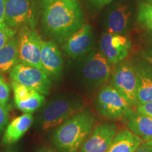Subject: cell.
<instances>
[{
  "label": "cell",
  "mask_w": 152,
  "mask_h": 152,
  "mask_svg": "<svg viewBox=\"0 0 152 152\" xmlns=\"http://www.w3.org/2000/svg\"><path fill=\"white\" fill-rule=\"evenodd\" d=\"M110 84L131 104L137 105V80L134 64L129 61H121L115 64L110 75Z\"/></svg>",
  "instance_id": "8992f818"
},
{
  "label": "cell",
  "mask_w": 152,
  "mask_h": 152,
  "mask_svg": "<svg viewBox=\"0 0 152 152\" xmlns=\"http://www.w3.org/2000/svg\"><path fill=\"white\" fill-rule=\"evenodd\" d=\"M94 105L98 113L109 120L123 119L132 109L131 104L111 85L101 87Z\"/></svg>",
  "instance_id": "5b68a950"
},
{
  "label": "cell",
  "mask_w": 152,
  "mask_h": 152,
  "mask_svg": "<svg viewBox=\"0 0 152 152\" xmlns=\"http://www.w3.org/2000/svg\"><path fill=\"white\" fill-rule=\"evenodd\" d=\"M10 98V87L5 80L2 74L0 73V104L7 106Z\"/></svg>",
  "instance_id": "cb8c5ba5"
},
{
  "label": "cell",
  "mask_w": 152,
  "mask_h": 152,
  "mask_svg": "<svg viewBox=\"0 0 152 152\" xmlns=\"http://www.w3.org/2000/svg\"><path fill=\"white\" fill-rule=\"evenodd\" d=\"M137 20L144 28L152 32V0H143L139 4Z\"/></svg>",
  "instance_id": "44dd1931"
},
{
  "label": "cell",
  "mask_w": 152,
  "mask_h": 152,
  "mask_svg": "<svg viewBox=\"0 0 152 152\" xmlns=\"http://www.w3.org/2000/svg\"><path fill=\"white\" fill-rule=\"evenodd\" d=\"M123 122L128 130L143 142L152 139V118L132 109L123 118Z\"/></svg>",
  "instance_id": "9a60e30c"
},
{
  "label": "cell",
  "mask_w": 152,
  "mask_h": 152,
  "mask_svg": "<svg viewBox=\"0 0 152 152\" xmlns=\"http://www.w3.org/2000/svg\"><path fill=\"white\" fill-rule=\"evenodd\" d=\"M37 152H55L54 150L49 147H43L38 151Z\"/></svg>",
  "instance_id": "1f68e13d"
},
{
  "label": "cell",
  "mask_w": 152,
  "mask_h": 152,
  "mask_svg": "<svg viewBox=\"0 0 152 152\" xmlns=\"http://www.w3.org/2000/svg\"><path fill=\"white\" fill-rule=\"evenodd\" d=\"M0 152H18V149H17L16 147H11L7 148V149L4 150V151H0Z\"/></svg>",
  "instance_id": "4dcf8cb0"
},
{
  "label": "cell",
  "mask_w": 152,
  "mask_h": 152,
  "mask_svg": "<svg viewBox=\"0 0 152 152\" xmlns=\"http://www.w3.org/2000/svg\"><path fill=\"white\" fill-rule=\"evenodd\" d=\"M9 121V113L7 106H4L0 104V136L1 135L4 130L7 127Z\"/></svg>",
  "instance_id": "d4e9b609"
},
{
  "label": "cell",
  "mask_w": 152,
  "mask_h": 152,
  "mask_svg": "<svg viewBox=\"0 0 152 152\" xmlns=\"http://www.w3.org/2000/svg\"><path fill=\"white\" fill-rule=\"evenodd\" d=\"M136 111L152 118V101L146 103L138 104L137 105Z\"/></svg>",
  "instance_id": "484cf974"
},
{
  "label": "cell",
  "mask_w": 152,
  "mask_h": 152,
  "mask_svg": "<svg viewBox=\"0 0 152 152\" xmlns=\"http://www.w3.org/2000/svg\"><path fill=\"white\" fill-rule=\"evenodd\" d=\"M147 143H148V144H151V145H152V139H151V140H150V141L147 142Z\"/></svg>",
  "instance_id": "836d02e7"
},
{
  "label": "cell",
  "mask_w": 152,
  "mask_h": 152,
  "mask_svg": "<svg viewBox=\"0 0 152 152\" xmlns=\"http://www.w3.org/2000/svg\"><path fill=\"white\" fill-rule=\"evenodd\" d=\"M20 63L19 57L18 37L17 33L0 49V73H10Z\"/></svg>",
  "instance_id": "ac0fdd59"
},
{
  "label": "cell",
  "mask_w": 152,
  "mask_h": 152,
  "mask_svg": "<svg viewBox=\"0 0 152 152\" xmlns=\"http://www.w3.org/2000/svg\"><path fill=\"white\" fill-rule=\"evenodd\" d=\"M42 2V4H47L49 2H52V1H64V0H41Z\"/></svg>",
  "instance_id": "d6a6232c"
},
{
  "label": "cell",
  "mask_w": 152,
  "mask_h": 152,
  "mask_svg": "<svg viewBox=\"0 0 152 152\" xmlns=\"http://www.w3.org/2000/svg\"><path fill=\"white\" fill-rule=\"evenodd\" d=\"M5 20V0H0V23Z\"/></svg>",
  "instance_id": "f1b7e54d"
},
{
  "label": "cell",
  "mask_w": 152,
  "mask_h": 152,
  "mask_svg": "<svg viewBox=\"0 0 152 152\" xmlns=\"http://www.w3.org/2000/svg\"><path fill=\"white\" fill-rule=\"evenodd\" d=\"M44 94L35 91L29 97L23 101L15 102L16 107L26 113H31L39 109L45 102Z\"/></svg>",
  "instance_id": "ffe728a7"
},
{
  "label": "cell",
  "mask_w": 152,
  "mask_h": 152,
  "mask_svg": "<svg viewBox=\"0 0 152 152\" xmlns=\"http://www.w3.org/2000/svg\"><path fill=\"white\" fill-rule=\"evenodd\" d=\"M75 73L85 90L92 92L101 88L110 78L111 64L99 51H92L77 58Z\"/></svg>",
  "instance_id": "3957f363"
},
{
  "label": "cell",
  "mask_w": 152,
  "mask_h": 152,
  "mask_svg": "<svg viewBox=\"0 0 152 152\" xmlns=\"http://www.w3.org/2000/svg\"><path fill=\"white\" fill-rule=\"evenodd\" d=\"M11 87L14 92V102L26 99L35 91L14 81L11 82Z\"/></svg>",
  "instance_id": "7402d4cb"
},
{
  "label": "cell",
  "mask_w": 152,
  "mask_h": 152,
  "mask_svg": "<svg viewBox=\"0 0 152 152\" xmlns=\"http://www.w3.org/2000/svg\"><path fill=\"white\" fill-rule=\"evenodd\" d=\"M96 118L89 109H83L60 124L52 142L59 152H77L94 129Z\"/></svg>",
  "instance_id": "7a4b0ae2"
},
{
  "label": "cell",
  "mask_w": 152,
  "mask_h": 152,
  "mask_svg": "<svg viewBox=\"0 0 152 152\" xmlns=\"http://www.w3.org/2000/svg\"><path fill=\"white\" fill-rule=\"evenodd\" d=\"M117 132L118 127L114 123H100L95 127L79 152H106Z\"/></svg>",
  "instance_id": "8fae6325"
},
{
  "label": "cell",
  "mask_w": 152,
  "mask_h": 152,
  "mask_svg": "<svg viewBox=\"0 0 152 152\" xmlns=\"http://www.w3.org/2000/svg\"><path fill=\"white\" fill-rule=\"evenodd\" d=\"M42 7L44 31L58 42H65L85 24L84 14L77 0L52 1Z\"/></svg>",
  "instance_id": "6da1fadb"
},
{
  "label": "cell",
  "mask_w": 152,
  "mask_h": 152,
  "mask_svg": "<svg viewBox=\"0 0 152 152\" xmlns=\"http://www.w3.org/2000/svg\"><path fill=\"white\" fill-rule=\"evenodd\" d=\"M84 109V102L74 95H61L53 99L44 108L41 114L43 130L58 126L74 114Z\"/></svg>",
  "instance_id": "277c9868"
},
{
  "label": "cell",
  "mask_w": 152,
  "mask_h": 152,
  "mask_svg": "<svg viewBox=\"0 0 152 152\" xmlns=\"http://www.w3.org/2000/svg\"><path fill=\"white\" fill-rule=\"evenodd\" d=\"M41 64L42 70L51 79L56 80L60 77L64 68V60L61 52L54 42L42 40Z\"/></svg>",
  "instance_id": "5bb4252c"
},
{
  "label": "cell",
  "mask_w": 152,
  "mask_h": 152,
  "mask_svg": "<svg viewBox=\"0 0 152 152\" xmlns=\"http://www.w3.org/2000/svg\"><path fill=\"white\" fill-rule=\"evenodd\" d=\"M134 152H152V145L148 144L147 142H144L140 144Z\"/></svg>",
  "instance_id": "83f0119b"
},
{
  "label": "cell",
  "mask_w": 152,
  "mask_h": 152,
  "mask_svg": "<svg viewBox=\"0 0 152 152\" xmlns=\"http://www.w3.org/2000/svg\"><path fill=\"white\" fill-rule=\"evenodd\" d=\"M4 23L14 29L23 26L35 28V9L33 0H5Z\"/></svg>",
  "instance_id": "9c48e42d"
},
{
  "label": "cell",
  "mask_w": 152,
  "mask_h": 152,
  "mask_svg": "<svg viewBox=\"0 0 152 152\" xmlns=\"http://www.w3.org/2000/svg\"><path fill=\"white\" fill-rule=\"evenodd\" d=\"M100 52L111 65H115L128 56L131 48L130 39L123 35L104 33L99 42Z\"/></svg>",
  "instance_id": "30bf717a"
},
{
  "label": "cell",
  "mask_w": 152,
  "mask_h": 152,
  "mask_svg": "<svg viewBox=\"0 0 152 152\" xmlns=\"http://www.w3.org/2000/svg\"><path fill=\"white\" fill-rule=\"evenodd\" d=\"M133 9L127 1H120L112 7L106 18V33L123 35L130 28Z\"/></svg>",
  "instance_id": "4fadbf2b"
},
{
  "label": "cell",
  "mask_w": 152,
  "mask_h": 152,
  "mask_svg": "<svg viewBox=\"0 0 152 152\" xmlns=\"http://www.w3.org/2000/svg\"><path fill=\"white\" fill-rule=\"evenodd\" d=\"M134 68L137 80V97L138 104L151 102L152 66L148 61H142L134 64Z\"/></svg>",
  "instance_id": "2e32d148"
},
{
  "label": "cell",
  "mask_w": 152,
  "mask_h": 152,
  "mask_svg": "<svg viewBox=\"0 0 152 152\" xmlns=\"http://www.w3.org/2000/svg\"><path fill=\"white\" fill-rule=\"evenodd\" d=\"M16 33V29L9 27L5 23H0V49Z\"/></svg>",
  "instance_id": "603a6c76"
},
{
  "label": "cell",
  "mask_w": 152,
  "mask_h": 152,
  "mask_svg": "<svg viewBox=\"0 0 152 152\" xmlns=\"http://www.w3.org/2000/svg\"><path fill=\"white\" fill-rule=\"evenodd\" d=\"M33 121L31 113H24L16 117L7 126L2 137V144L4 146L12 145L24 135L29 130Z\"/></svg>",
  "instance_id": "e0dca14e"
},
{
  "label": "cell",
  "mask_w": 152,
  "mask_h": 152,
  "mask_svg": "<svg viewBox=\"0 0 152 152\" xmlns=\"http://www.w3.org/2000/svg\"><path fill=\"white\" fill-rule=\"evenodd\" d=\"M95 9H102L104 6L109 4L113 0H87Z\"/></svg>",
  "instance_id": "4316f807"
},
{
  "label": "cell",
  "mask_w": 152,
  "mask_h": 152,
  "mask_svg": "<svg viewBox=\"0 0 152 152\" xmlns=\"http://www.w3.org/2000/svg\"><path fill=\"white\" fill-rule=\"evenodd\" d=\"M143 141L128 129L118 131L106 152H134Z\"/></svg>",
  "instance_id": "d6986e66"
},
{
  "label": "cell",
  "mask_w": 152,
  "mask_h": 152,
  "mask_svg": "<svg viewBox=\"0 0 152 152\" xmlns=\"http://www.w3.org/2000/svg\"><path fill=\"white\" fill-rule=\"evenodd\" d=\"M11 81L30 87L44 95L49 94L52 79L41 68L19 63L9 73Z\"/></svg>",
  "instance_id": "52a82bcc"
},
{
  "label": "cell",
  "mask_w": 152,
  "mask_h": 152,
  "mask_svg": "<svg viewBox=\"0 0 152 152\" xmlns=\"http://www.w3.org/2000/svg\"><path fill=\"white\" fill-rule=\"evenodd\" d=\"M18 37L19 57L20 63L41 68V47L42 39L39 33L28 26L19 28Z\"/></svg>",
  "instance_id": "ba28073f"
},
{
  "label": "cell",
  "mask_w": 152,
  "mask_h": 152,
  "mask_svg": "<svg viewBox=\"0 0 152 152\" xmlns=\"http://www.w3.org/2000/svg\"><path fill=\"white\" fill-rule=\"evenodd\" d=\"M94 36L92 27L85 24L68 38L62 48L65 54L73 59H77L92 52Z\"/></svg>",
  "instance_id": "7c38bea8"
},
{
  "label": "cell",
  "mask_w": 152,
  "mask_h": 152,
  "mask_svg": "<svg viewBox=\"0 0 152 152\" xmlns=\"http://www.w3.org/2000/svg\"><path fill=\"white\" fill-rule=\"evenodd\" d=\"M144 56L146 58L147 61L150 63L151 65L152 66V50H148L147 52H144Z\"/></svg>",
  "instance_id": "f546056e"
}]
</instances>
